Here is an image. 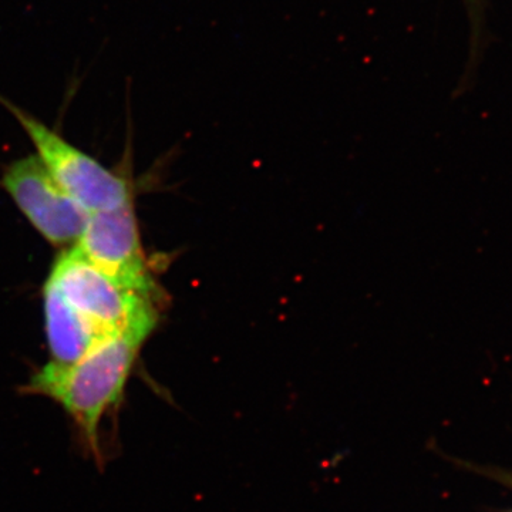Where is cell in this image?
Masks as SVG:
<instances>
[{
	"mask_svg": "<svg viewBox=\"0 0 512 512\" xmlns=\"http://www.w3.org/2000/svg\"><path fill=\"white\" fill-rule=\"evenodd\" d=\"M156 328L157 323H144L107 336L72 365L47 363L30 377L22 392L59 404L100 463L101 423L123 402L141 349Z\"/></svg>",
	"mask_w": 512,
	"mask_h": 512,
	"instance_id": "1",
	"label": "cell"
},
{
	"mask_svg": "<svg viewBox=\"0 0 512 512\" xmlns=\"http://www.w3.org/2000/svg\"><path fill=\"white\" fill-rule=\"evenodd\" d=\"M49 279L74 311L103 338L144 323L158 325L160 320L156 298L117 284L74 248L56 259Z\"/></svg>",
	"mask_w": 512,
	"mask_h": 512,
	"instance_id": "2",
	"label": "cell"
},
{
	"mask_svg": "<svg viewBox=\"0 0 512 512\" xmlns=\"http://www.w3.org/2000/svg\"><path fill=\"white\" fill-rule=\"evenodd\" d=\"M0 103L19 121L36 147V156L56 183L89 214L117 210L133 202V190L126 178L67 143L55 130L12 101L0 96Z\"/></svg>",
	"mask_w": 512,
	"mask_h": 512,
	"instance_id": "3",
	"label": "cell"
},
{
	"mask_svg": "<svg viewBox=\"0 0 512 512\" xmlns=\"http://www.w3.org/2000/svg\"><path fill=\"white\" fill-rule=\"evenodd\" d=\"M0 183L46 241L55 247L77 244L90 214L56 183L39 157L10 164Z\"/></svg>",
	"mask_w": 512,
	"mask_h": 512,
	"instance_id": "4",
	"label": "cell"
},
{
	"mask_svg": "<svg viewBox=\"0 0 512 512\" xmlns=\"http://www.w3.org/2000/svg\"><path fill=\"white\" fill-rule=\"evenodd\" d=\"M73 248L117 284L158 299L160 291L144 255L134 202L117 210L90 214L82 237Z\"/></svg>",
	"mask_w": 512,
	"mask_h": 512,
	"instance_id": "5",
	"label": "cell"
},
{
	"mask_svg": "<svg viewBox=\"0 0 512 512\" xmlns=\"http://www.w3.org/2000/svg\"><path fill=\"white\" fill-rule=\"evenodd\" d=\"M43 311L47 346L56 365L76 363L104 339L74 311L49 278L43 286Z\"/></svg>",
	"mask_w": 512,
	"mask_h": 512,
	"instance_id": "6",
	"label": "cell"
}]
</instances>
